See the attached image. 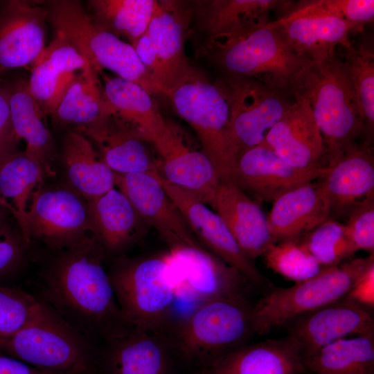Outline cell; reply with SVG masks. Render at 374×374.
Returning a JSON list of instances; mask_svg holds the SVG:
<instances>
[{
    "label": "cell",
    "mask_w": 374,
    "mask_h": 374,
    "mask_svg": "<svg viewBox=\"0 0 374 374\" xmlns=\"http://www.w3.org/2000/svg\"><path fill=\"white\" fill-rule=\"evenodd\" d=\"M101 73L109 114L134 127L152 143L166 124L153 96L135 82Z\"/></svg>",
    "instance_id": "cell-34"
},
{
    "label": "cell",
    "mask_w": 374,
    "mask_h": 374,
    "mask_svg": "<svg viewBox=\"0 0 374 374\" xmlns=\"http://www.w3.org/2000/svg\"><path fill=\"white\" fill-rule=\"evenodd\" d=\"M48 19L98 73L103 69L135 82L152 96L159 93L134 48L98 26L78 1L47 3Z\"/></svg>",
    "instance_id": "cell-9"
},
{
    "label": "cell",
    "mask_w": 374,
    "mask_h": 374,
    "mask_svg": "<svg viewBox=\"0 0 374 374\" xmlns=\"http://www.w3.org/2000/svg\"><path fill=\"white\" fill-rule=\"evenodd\" d=\"M170 254L124 260L109 277L124 323L164 332L175 297Z\"/></svg>",
    "instance_id": "cell-7"
},
{
    "label": "cell",
    "mask_w": 374,
    "mask_h": 374,
    "mask_svg": "<svg viewBox=\"0 0 374 374\" xmlns=\"http://www.w3.org/2000/svg\"><path fill=\"white\" fill-rule=\"evenodd\" d=\"M114 186L128 198L142 219L157 231L170 251L204 245L165 191L161 177L114 172Z\"/></svg>",
    "instance_id": "cell-14"
},
{
    "label": "cell",
    "mask_w": 374,
    "mask_h": 374,
    "mask_svg": "<svg viewBox=\"0 0 374 374\" xmlns=\"http://www.w3.org/2000/svg\"><path fill=\"white\" fill-rule=\"evenodd\" d=\"M329 206V218L350 210L374 195V158L371 143L364 141L346 151L321 179Z\"/></svg>",
    "instance_id": "cell-27"
},
{
    "label": "cell",
    "mask_w": 374,
    "mask_h": 374,
    "mask_svg": "<svg viewBox=\"0 0 374 374\" xmlns=\"http://www.w3.org/2000/svg\"><path fill=\"white\" fill-rule=\"evenodd\" d=\"M329 167L296 168L263 143L242 151L237 157L229 181L257 202L274 201L303 184L323 178Z\"/></svg>",
    "instance_id": "cell-13"
},
{
    "label": "cell",
    "mask_w": 374,
    "mask_h": 374,
    "mask_svg": "<svg viewBox=\"0 0 374 374\" xmlns=\"http://www.w3.org/2000/svg\"><path fill=\"white\" fill-rule=\"evenodd\" d=\"M152 143L161 160V177L213 208L220 179L199 141L177 123L166 120L164 131Z\"/></svg>",
    "instance_id": "cell-11"
},
{
    "label": "cell",
    "mask_w": 374,
    "mask_h": 374,
    "mask_svg": "<svg viewBox=\"0 0 374 374\" xmlns=\"http://www.w3.org/2000/svg\"><path fill=\"white\" fill-rule=\"evenodd\" d=\"M1 207L0 206V217H2V211L1 210Z\"/></svg>",
    "instance_id": "cell-49"
},
{
    "label": "cell",
    "mask_w": 374,
    "mask_h": 374,
    "mask_svg": "<svg viewBox=\"0 0 374 374\" xmlns=\"http://www.w3.org/2000/svg\"><path fill=\"white\" fill-rule=\"evenodd\" d=\"M262 256L268 268L295 283L310 278L323 269L297 241L276 243Z\"/></svg>",
    "instance_id": "cell-41"
},
{
    "label": "cell",
    "mask_w": 374,
    "mask_h": 374,
    "mask_svg": "<svg viewBox=\"0 0 374 374\" xmlns=\"http://www.w3.org/2000/svg\"><path fill=\"white\" fill-rule=\"evenodd\" d=\"M0 351L32 366L56 372L98 374L100 350L46 303L18 331L0 341Z\"/></svg>",
    "instance_id": "cell-4"
},
{
    "label": "cell",
    "mask_w": 374,
    "mask_h": 374,
    "mask_svg": "<svg viewBox=\"0 0 374 374\" xmlns=\"http://www.w3.org/2000/svg\"><path fill=\"white\" fill-rule=\"evenodd\" d=\"M280 32L292 49L317 66L333 54L336 46L352 45L353 26L344 19L328 15H308L269 22Z\"/></svg>",
    "instance_id": "cell-28"
},
{
    "label": "cell",
    "mask_w": 374,
    "mask_h": 374,
    "mask_svg": "<svg viewBox=\"0 0 374 374\" xmlns=\"http://www.w3.org/2000/svg\"><path fill=\"white\" fill-rule=\"evenodd\" d=\"M193 18L192 3L157 1L150 21L157 37V60L152 82L167 95L191 67L184 44Z\"/></svg>",
    "instance_id": "cell-19"
},
{
    "label": "cell",
    "mask_w": 374,
    "mask_h": 374,
    "mask_svg": "<svg viewBox=\"0 0 374 374\" xmlns=\"http://www.w3.org/2000/svg\"><path fill=\"white\" fill-rule=\"evenodd\" d=\"M93 233L87 202L74 190L55 189L39 195L28 224V238L62 251Z\"/></svg>",
    "instance_id": "cell-17"
},
{
    "label": "cell",
    "mask_w": 374,
    "mask_h": 374,
    "mask_svg": "<svg viewBox=\"0 0 374 374\" xmlns=\"http://www.w3.org/2000/svg\"><path fill=\"white\" fill-rule=\"evenodd\" d=\"M314 374H374V334L344 338L304 358Z\"/></svg>",
    "instance_id": "cell-35"
},
{
    "label": "cell",
    "mask_w": 374,
    "mask_h": 374,
    "mask_svg": "<svg viewBox=\"0 0 374 374\" xmlns=\"http://www.w3.org/2000/svg\"><path fill=\"white\" fill-rule=\"evenodd\" d=\"M169 254L181 269L188 292L200 303L219 297H247L251 284L204 245L175 249Z\"/></svg>",
    "instance_id": "cell-24"
},
{
    "label": "cell",
    "mask_w": 374,
    "mask_h": 374,
    "mask_svg": "<svg viewBox=\"0 0 374 374\" xmlns=\"http://www.w3.org/2000/svg\"><path fill=\"white\" fill-rule=\"evenodd\" d=\"M213 208L233 236L252 260L262 256L276 243L270 232L267 216L259 203L230 181H221Z\"/></svg>",
    "instance_id": "cell-25"
},
{
    "label": "cell",
    "mask_w": 374,
    "mask_h": 374,
    "mask_svg": "<svg viewBox=\"0 0 374 374\" xmlns=\"http://www.w3.org/2000/svg\"><path fill=\"white\" fill-rule=\"evenodd\" d=\"M344 60L353 83L365 129L366 142L371 143L374 130V53L371 48L352 45L344 48Z\"/></svg>",
    "instance_id": "cell-39"
},
{
    "label": "cell",
    "mask_w": 374,
    "mask_h": 374,
    "mask_svg": "<svg viewBox=\"0 0 374 374\" xmlns=\"http://www.w3.org/2000/svg\"><path fill=\"white\" fill-rule=\"evenodd\" d=\"M44 175L39 163L25 152H10L0 161V206L13 215L26 246L30 243V217Z\"/></svg>",
    "instance_id": "cell-29"
},
{
    "label": "cell",
    "mask_w": 374,
    "mask_h": 374,
    "mask_svg": "<svg viewBox=\"0 0 374 374\" xmlns=\"http://www.w3.org/2000/svg\"><path fill=\"white\" fill-rule=\"evenodd\" d=\"M374 262V254L323 267L287 287L270 286L252 305L255 335H263L294 318L344 298L357 278Z\"/></svg>",
    "instance_id": "cell-8"
},
{
    "label": "cell",
    "mask_w": 374,
    "mask_h": 374,
    "mask_svg": "<svg viewBox=\"0 0 374 374\" xmlns=\"http://www.w3.org/2000/svg\"><path fill=\"white\" fill-rule=\"evenodd\" d=\"M104 342L99 359L104 374H174L172 347L164 332L127 326Z\"/></svg>",
    "instance_id": "cell-18"
},
{
    "label": "cell",
    "mask_w": 374,
    "mask_h": 374,
    "mask_svg": "<svg viewBox=\"0 0 374 374\" xmlns=\"http://www.w3.org/2000/svg\"><path fill=\"white\" fill-rule=\"evenodd\" d=\"M87 204L92 233L104 251H121L136 240L143 220L121 190L113 188Z\"/></svg>",
    "instance_id": "cell-30"
},
{
    "label": "cell",
    "mask_w": 374,
    "mask_h": 374,
    "mask_svg": "<svg viewBox=\"0 0 374 374\" xmlns=\"http://www.w3.org/2000/svg\"><path fill=\"white\" fill-rule=\"evenodd\" d=\"M0 374H77L56 372L36 368L0 351Z\"/></svg>",
    "instance_id": "cell-47"
},
{
    "label": "cell",
    "mask_w": 374,
    "mask_h": 374,
    "mask_svg": "<svg viewBox=\"0 0 374 374\" xmlns=\"http://www.w3.org/2000/svg\"><path fill=\"white\" fill-rule=\"evenodd\" d=\"M194 374H206V373H205V371H204V369H202V370H201V371H199L195 373Z\"/></svg>",
    "instance_id": "cell-48"
},
{
    "label": "cell",
    "mask_w": 374,
    "mask_h": 374,
    "mask_svg": "<svg viewBox=\"0 0 374 374\" xmlns=\"http://www.w3.org/2000/svg\"><path fill=\"white\" fill-rule=\"evenodd\" d=\"M10 121L17 139L26 143L25 152L37 161L45 175L54 177L55 145L44 115L30 93L27 82L8 89Z\"/></svg>",
    "instance_id": "cell-32"
},
{
    "label": "cell",
    "mask_w": 374,
    "mask_h": 374,
    "mask_svg": "<svg viewBox=\"0 0 374 374\" xmlns=\"http://www.w3.org/2000/svg\"><path fill=\"white\" fill-rule=\"evenodd\" d=\"M163 187L197 239L211 253L239 271L252 287L271 286L253 260L242 251L217 213L190 191L161 177Z\"/></svg>",
    "instance_id": "cell-12"
},
{
    "label": "cell",
    "mask_w": 374,
    "mask_h": 374,
    "mask_svg": "<svg viewBox=\"0 0 374 374\" xmlns=\"http://www.w3.org/2000/svg\"><path fill=\"white\" fill-rule=\"evenodd\" d=\"M78 130L94 143L101 159L113 172L161 177V160L153 143L120 118L107 115Z\"/></svg>",
    "instance_id": "cell-16"
},
{
    "label": "cell",
    "mask_w": 374,
    "mask_h": 374,
    "mask_svg": "<svg viewBox=\"0 0 374 374\" xmlns=\"http://www.w3.org/2000/svg\"><path fill=\"white\" fill-rule=\"evenodd\" d=\"M296 93L305 97L323 142L327 166H332L365 129L355 89L344 61L333 54L308 69Z\"/></svg>",
    "instance_id": "cell-3"
},
{
    "label": "cell",
    "mask_w": 374,
    "mask_h": 374,
    "mask_svg": "<svg viewBox=\"0 0 374 374\" xmlns=\"http://www.w3.org/2000/svg\"><path fill=\"white\" fill-rule=\"evenodd\" d=\"M269 22L207 37L197 53L225 75L253 79L294 96L313 63L299 56Z\"/></svg>",
    "instance_id": "cell-2"
},
{
    "label": "cell",
    "mask_w": 374,
    "mask_h": 374,
    "mask_svg": "<svg viewBox=\"0 0 374 374\" xmlns=\"http://www.w3.org/2000/svg\"><path fill=\"white\" fill-rule=\"evenodd\" d=\"M329 206L321 179L298 186L273 201L267 216L269 228L278 242H299L329 218Z\"/></svg>",
    "instance_id": "cell-26"
},
{
    "label": "cell",
    "mask_w": 374,
    "mask_h": 374,
    "mask_svg": "<svg viewBox=\"0 0 374 374\" xmlns=\"http://www.w3.org/2000/svg\"><path fill=\"white\" fill-rule=\"evenodd\" d=\"M347 235L357 251H374V195L356 204L348 212Z\"/></svg>",
    "instance_id": "cell-43"
},
{
    "label": "cell",
    "mask_w": 374,
    "mask_h": 374,
    "mask_svg": "<svg viewBox=\"0 0 374 374\" xmlns=\"http://www.w3.org/2000/svg\"><path fill=\"white\" fill-rule=\"evenodd\" d=\"M206 374H306L302 348L290 335L247 343L204 367Z\"/></svg>",
    "instance_id": "cell-22"
},
{
    "label": "cell",
    "mask_w": 374,
    "mask_h": 374,
    "mask_svg": "<svg viewBox=\"0 0 374 374\" xmlns=\"http://www.w3.org/2000/svg\"><path fill=\"white\" fill-rule=\"evenodd\" d=\"M193 129L221 181H229L235 161L229 139L231 100L222 78L213 80L191 66L166 95Z\"/></svg>",
    "instance_id": "cell-5"
},
{
    "label": "cell",
    "mask_w": 374,
    "mask_h": 374,
    "mask_svg": "<svg viewBox=\"0 0 374 374\" xmlns=\"http://www.w3.org/2000/svg\"><path fill=\"white\" fill-rule=\"evenodd\" d=\"M62 159L70 185L86 202L114 188V172L81 132H72L64 136Z\"/></svg>",
    "instance_id": "cell-33"
},
{
    "label": "cell",
    "mask_w": 374,
    "mask_h": 374,
    "mask_svg": "<svg viewBox=\"0 0 374 374\" xmlns=\"http://www.w3.org/2000/svg\"><path fill=\"white\" fill-rule=\"evenodd\" d=\"M284 327L300 344L304 358L348 336L374 334L373 309L346 296L299 316Z\"/></svg>",
    "instance_id": "cell-15"
},
{
    "label": "cell",
    "mask_w": 374,
    "mask_h": 374,
    "mask_svg": "<svg viewBox=\"0 0 374 374\" xmlns=\"http://www.w3.org/2000/svg\"><path fill=\"white\" fill-rule=\"evenodd\" d=\"M18 235L0 217V278L15 271L24 258L26 247Z\"/></svg>",
    "instance_id": "cell-44"
},
{
    "label": "cell",
    "mask_w": 374,
    "mask_h": 374,
    "mask_svg": "<svg viewBox=\"0 0 374 374\" xmlns=\"http://www.w3.org/2000/svg\"><path fill=\"white\" fill-rule=\"evenodd\" d=\"M91 66L59 31L32 65L27 87L44 116H51L67 89L84 69Z\"/></svg>",
    "instance_id": "cell-23"
},
{
    "label": "cell",
    "mask_w": 374,
    "mask_h": 374,
    "mask_svg": "<svg viewBox=\"0 0 374 374\" xmlns=\"http://www.w3.org/2000/svg\"><path fill=\"white\" fill-rule=\"evenodd\" d=\"M193 18L207 37L244 26L265 24L270 12L279 16L294 3L284 0H209L193 1Z\"/></svg>",
    "instance_id": "cell-31"
},
{
    "label": "cell",
    "mask_w": 374,
    "mask_h": 374,
    "mask_svg": "<svg viewBox=\"0 0 374 374\" xmlns=\"http://www.w3.org/2000/svg\"><path fill=\"white\" fill-rule=\"evenodd\" d=\"M17 139L13 132L8 103V90L0 86V161Z\"/></svg>",
    "instance_id": "cell-46"
},
{
    "label": "cell",
    "mask_w": 374,
    "mask_h": 374,
    "mask_svg": "<svg viewBox=\"0 0 374 374\" xmlns=\"http://www.w3.org/2000/svg\"><path fill=\"white\" fill-rule=\"evenodd\" d=\"M308 15H328L341 18L351 24L355 32L373 22V0H308L294 3L278 18L292 19Z\"/></svg>",
    "instance_id": "cell-40"
},
{
    "label": "cell",
    "mask_w": 374,
    "mask_h": 374,
    "mask_svg": "<svg viewBox=\"0 0 374 374\" xmlns=\"http://www.w3.org/2000/svg\"><path fill=\"white\" fill-rule=\"evenodd\" d=\"M98 73L90 66L74 78L53 113L56 124L87 125L109 115V107Z\"/></svg>",
    "instance_id": "cell-36"
},
{
    "label": "cell",
    "mask_w": 374,
    "mask_h": 374,
    "mask_svg": "<svg viewBox=\"0 0 374 374\" xmlns=\"http://www.w3.org/2000/svg\"><path fill=\"white\" fill-rule=\"evenodd\" d=\"M40 302L19 288L0 285V341L21 329L34 314Z\"/></svg>",
    "instance_id": "cell-42"
},
{
    "label": "cell",
    "mask_w": 374,
    "mask_h": 374,
    "mask_svg": "<svg viewBox=\"0 0 374 374\" xmlns=\"http://www.w3.org/2000/svg\"><path fill=\"white\" fill-rule=\"evenodd\" d=\"M48 10L37 3L12 0L0 8V74L33 65L45 48Z\"/></svg>",
    "instance_id": "cell-20"
},
{
    "label": "cell",
    "mask_w": 374,
    "mask_h": 374,
    "mask_svg": "<svg viewBox=\"0 0 374 374\" xmlns=\"http://www.w3.org/2000/svg\"><path fill=\"white\" fill-rule=\"evenodd\" d=\"M157 0H91L88 13L100 27L134 46L146 30Z\"/></svg>",
    "instance_id": "cell-37"
},
{
    "label": "cell",
    "mask_w": 374,
    "mask_h": 374,
    "mask_svg": "<svg viewBox=\"0 0 374 374\" xmlns=\"http://www.w3.org/2000/svg\"><path fill=\"white\" fill-rule=\"evenodd\" d=\"M60 251L46 271L42 301L87 337L105 341L127 326L103 267L105 251L91 233Z\"/></svg>",
    "instance_id": "cell-1"
},
{
    "label": "cell",
    "mask_w": 374,
    "mask_h": 374,
    "mask_svg": "<svg viewBox=\"0 0 374 374\" xmlns=\"http://www.w3.org/2000/svg\"><path fill=\"white\" fill-rule=\"evenodd\" d=\"M346 297L362 305L373 309L374 262L357 278Z\"/></svg>",
    "instance_id": "cell-45"
},
{
    "label": "cell",
    "mask_w": 374,
    "mask_h": 374,
    "mask_svg": "<svg viewBox=\"0 0 374 374\" xmlns=\"http://www.w3.org/2000/svg\"><path fill=\"white\" fill-rule=\"evenodd\" d=\"M251 308L247 297L201 302L169 338L171 346L186 359L206 366L256 335Z\"/></svg>",
    "instance_id": "cell-6"
},
{
    "label": "cell",
    "mask_w": 374,
    "mask_h": 374,
    "mask_svg": "<svg viewBox=\"0 0 374 374\" xmlns=\"http://www.w3.org/2000/svg\"><path fill=\"white\" fill-rule=\"evenodd\" d=\"M263 143L296 168L308 170L321 165L323 139L305 97L294 94L290 108L269 131Z\"/></svg>",
    "instance_id": "cell-21"
},
{
    "label": "cell",
    "mask_w": 374,
    "mask_h": 374,
    "mask_svg": "<svg viewBox=\"0 0 374 374\" xmlns=\"http://www.w3.org/2000/svg\"><path fill=\"white\" fill-rule=\"evenodd\" d=\"M299 242L323 268L351 260L357 252L347 235L345 224L332 218L305 233Z\"/></svg>",
    "instance_id": "cell-38"
},
{
    "label": "cell",
    "mask_w": 374,
    "mask_h": 374,
    "mask_svg": "<svg viewBox=\"0 0 374 374\" xmlns=\"http://www.w3.org/2000/svg\"><path fill=\"white\" fill-rule=\"evenodd\" d=\"M222 79L231 100L229 139L235 161L242 151L263 143L294 98L253 79L229 75Z\"/></svg>",
    "instance_id": "cell-10"
}]
</instances>
